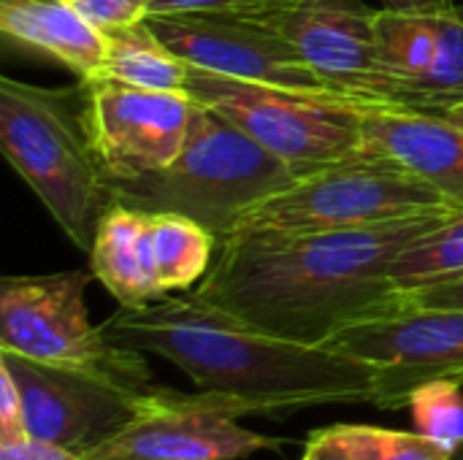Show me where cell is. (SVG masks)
<instances>
[{"label": "cell", "mask_w": 463, "mask_h": 460, "mask_svg": "<svg viewBox=\"0 0 463 460\" xmlns=\"http://www.w3.org/2000/svg\"><path fill=\"white\" fill-rule=\"evenodd\" d=\"M442 117H448L450 122H456V125H461L463 127V103H458V106H453L448 114H442Z\"/></svg>", "instance_id": "28"}, {"label": "cell", "mask_w": 463, "mask_h": 460, "mask_svg": "<svg viewBox=\"0 0 463 460\" xmlns=\"http://www.w3.org/2000/svg\"><path fill=\"white\" fill-rule=\"evenodd\" d=\"M453 460H463V442L456 447V453H453Z\"/></svg>", "instance_id": "29"}, {"label": "cell", "mask_w": 463, "mask_h": 460, "mask_svg": "<svg viewBox=\"0 0 463 460\" xmlns=\"http://www.w3.org/2000/svg\"><path fill=\"white\" fill-rule=\"evenodd\" d=\"M301 460H334V458H320V455H312V453H304Z\"/></svg>", "instance_id": "30"}, {"label": "cell", "mask_w": 463, "mask_h": 460, "mask_svg": "<svg viewBox=\"0 0 463 460\" xmlns=\"http://www.w3.org/2000/svg\"><path fill=\"white\" fill-rule=\"evenodd\" d=\"M228 14L282 35L334 95L361 106L418 111L412 92L380 54L377 8L364 0H271Z\"/></svg>", "instance_id": "9"}, {"label": "cell", "mask_w": 463, "mask_h": 460, "mask_svg": "<svg viewBox=\"0 0 463 460\" xmlns=\"http://www.w3.org/2000/svg\"><path fill=\"white\" fill-rule=\"evenodd\" d=\"M84 125L95 157L109 179H136L165 168L182 149L195 100L111 79L79 81Z\"/></svg>", "instance_id": "12"}, {"label": "cell", "mask_w": 463, "mask_h": 460, "mask_svg": "<svg viewBox=\"0 0 463 460\" xmlns=\"http://www.w3.org/2000/svg\"><path fill=\"white\" fill-rule=\"evenodd\" d=\"M364 149L402 163L463 206V127L448 117L369 106L364 114Z\"/></svg>", "instance_id": "16"}, {"label": "cell", "mask_w": 463, "mask_h": 460, "mask_svg": "<svg viewBox=\"0 0 463 460\" xmlns=\"http://www.w3.org/2000/svg\"><path fill=\"white\" fill-rule=\"evenodd\" d=\"M24 407L16 380L0 366V437H24Z\"/></svg>", "instance_id": "24"}, {"label": "cell", "mask_w": 463, "mask_h": 460, "mask_svg": "<svg viewBox=\"0 0 463 460\" xmlns=\"http://www.w3.org/2000/svg\"><path fill=\"white\" fill-rule=\"evenodd\" d=\"M453 214L326 233H236L190 293L277 339L328 347L347 328L410 304L393 285V263Z\"/></svg>", "instance_id": "1"}, {"label": "cell", "mask_w": 463, "mask_h": 460, "mask_svg": "<svg viewBox=\"0 0 463 460\" xmlns=\"http://www.w3.org/2000/svg\"><path fill=\"white\" fill-rule=\"evenodd\" d=\"M328 347L377 366V409L407 407L410 396L434 380L463 385V309L407 304L396 314L347 328Z\"/></svg>", "instance_id": "13"}, {"label": "cell", "mask_w": 463, "mask_h": 460, "mask_svg": "<svg viewBox=\"0 0 463 460\" xmlns=\"http://www.w3.org/2000/svg\"><path fill=\"white\" fill-rule=\"evenodd\" d=\"M461 382L456 380H434L420 385L410 396L412 420L418 434L456 453L463 442V393Z\"/></svg>", "instance_id": "21"}, {"label": "cell", "mask_w": 463, "mask_h": 460, "mask_svg": "<svg viewBox=\"0 0 463 460\" xmlns=\"http://www.w3.org/2000/svg\"><path fill=\"white\" fill-rule=\"evenodd\" d=\"M391 277L404 296L463 277V211L410 244L396 258Z\"/></svg>", "instance_id": "20"}, {"label": "cell", "mask_w": 463, "mask_h": 460, "mask_svg": "<svg viewBox=\"0 0 463 460\" xmlns=\"http://www.w3.org/2000/svg\"><path fill=\"white\" fill-rule=\"evenodd\" d=\"M461 209L402 163L364 149L350 160L298 176L285 190L260 201L244 214L236 233L353 230Z\"/></svg>", "instance_id": "5"}, {"label": "cell", "mask_w": 463, "mask_h": 460, "mask_svg": "<svg viewBox=\"0 0 463 460\" xmlns=\"http://www.w3.org/2000/svg\"><path fill=\"white\" fill-rule=\"evenodd\" d=\"M298 176L231 119L195 103L179 155L160 171L109 179L114 203L144 211H174L203 225L220 244L260 201Z\"/></svg>", "instance_id": "3"}, {"label": "cell", "mask_w": 463, "mask_h": 460, "mask_svg": "<svg viewBox=\"0 0 463 460\" xmlns=\"http://www.w3.org/2000/svg\"><path fill=\"white\" fill-rule=\"evenodd\" d=\"M304 453L334 460H453V453L418 431L380 426H331L307 439Z\"/></svg>", "instance_id": "19"}, {"label": "cell", "mask_w": 463, "mask_h": 460, "mask_svg": "<svg viewBox=\"0 0 463 460\" xmlns=\"http://www.w3.org/2000/svg\"><path fill=\"white\" fill-rule=\"evenodd\" d=\"M247 412L231 399L155 388L144 412L81 460H241L282 442L239 426Z\"/></svg>", "instance_id": "10"}, {"label": "cell", "mask_w": 463, "mask_h": 460, "mask_svg": "<svg viewBox=\"0 0 463 460\" xmlns=\"http://www.w3.org/2000/svg\"><path fill=\"white\" fill-rule=\"evenodd\" d=\"M388 11H439L456 5L453 0H380Z\"/></svg>", "instance_id": "27"}, {"label": "cell", "mask_w": 463, "mask_h": 460, "mask_svg": "<svg viewBox=\"0 0 463 460\" xmlns=\"http://www.w3.org/2000/svg\"><path fill=\"white\" fill-rule=\"evenodd\" d=\"M103 331L119 347L174 363L195 390L231 399L247 415L374 404L380 388L377 366L334 347L277 339L193 293L119 306Z\"/></svg>", "instance_id": "2"}, {"label": "cell", "mask_w": 463, "mask_h": 460, "mask_svg": "<svg viewBox=\"0 0 463 460\" xmlns=\"http://www.w3.org/2000/svg\"><path fill=\"white\" fill-rule=\"evenodd\" d=\"M266 3L271 0H155L152 14H228V11H247Z\"/></svg>", "instance_id": "25"}, {"label": "cell", "mask_w": 463, "mask_h": 460, "mask_svg": "<svg viewBox=\"0 0 463 460\" xmlns=\"http://www.w3.org/2000/svg\"><path fill=\"white\" fill-rule=\"evenodd\" d=\"M407 301L418 304V306L463 309V277L439 282V285H429V287H420V290H412V293H407Z\"/></svg>", "instance_id": "26"}, {"label": "cell", "mask_w": 463, "mask_h": 460, "mask_svg": "<svg viewBox=\"0 0 463 460\" xmlns=\"http://www.w3.org/2000/svg\"><path fill=\"white\" fill-rule=\"evenodd\" d=\"M146 27L190 68L334 95L274 30L236 14H152Z\"/></svg>", "instance_id": "14"}, {"label": "cell", "mask_w": 463, "mask_h": 460, "mask_svg": "<svg viewBox=\"0 0 463 460\" xmlns=\"http://www.w3.org/2000/svg\"><path fill=\"white\" fill-rule=\"evenodd\" d=\"M0 366L11 371L22 393L24 431L35 439L87 455L146 407L152 390H133L111 380L57 369L0 350Z\"/></svg>", "instance_id": "11"}, {"label": "cell", "mask_w": 463, "mask_h": 460, "mask_svg": "<svg viewBox=\"0 0 463 460\" xmlns=\"http://www.w3.org/2000/svg\"><path fill=\"white\" fill-rule=\"evenodd\" d=\"M0 460H81V455L24 434V437H0Z\"/></svg>", "instance_id": "23"}, {"label": "cell", "mask_w": 463, "mask_h": 460, "mask_svg": "<svg viewBox=\"0 0 463 460\" xmlns=\"http://www.w3.org/2000/svg\"><path fill=\"white\" fill-rule=\"evenodd\" d=\"M90 277L87 271L3 277L0 350L133 390L155 388L144 352L114 344L103 325H92L84 301Z\"/></svg>", "instance_id": "7"}, {"label": "cell", "mask_w": 463, "mask_h": 460, "mask_svg": "<svg viewBox=\"0 0 463 460\" xmlns=\"http://www.w3.org/2000/svg\"><path fill=\"white\" fill-rule=\"evenodd\" d=\"M65 3L73 5L100 33H114L141 24L155 5V0H65Z\"/></svg>", "instance_id": "22"}, {"label": "cell", "mask_w": 463, "mask_h": 460, "mask_svg": "<svg viewBox=\"0 0 463 460\" xmlns=\"http://www.w3.org/2000/svg\"><path fill=\"white\" fill-rule=\"evenodd\" d=\"M0 149L65 239L90 252L111 192L87 136L81 89H52L3 76Z\"/></svg>", "instance_id": "4"}, {"label": "cell", "mask_w": 463, "mask_h": 460, "mask_svg": "<svg viewBox=\"0 0 463 460\" xmlns=\"http://www.w3.org/2000/svg\"><path fill=\"white\" fill-rule=\"evenodd\" d=\"M106 35V60L103 79L163 92H184L190 65L176 57L149 27L141 24L103 33Z\"/></svg>", "instance_id": "18"}, {"label": "cell", "mask_w": 463, "mask_h": 460, "mask_svg": "<svg viewBox=\"0 0 463 460\" xmlns=\"http://www.w3.org/2000/svg\"><path fill=\"white\" fill-rule=\"evenodd\" d=\"M0 33L5 43L71 70L79 81L103 73L106 35L65 0H0Z\"/></svg>", "instance_id": "17"}, {"label": "cell", "mask_w": 463, "mask_h": 460, "mask_svg": "<svg viewBox=\"0 0 463 460\" xmlns=\"http://www.w3.org/2000/svg\"><path fill=\"white\" fill-rule=\"evenodd\" d=\"M184 92L231 119L296 176L364 152V114L369 106L350 98L231 79L198 68H190Z\"/></svg>", "instance_id": "6"}, {"label": "cell", "mask_w": 463, "mask_h": 460, "mask_svg": "<svg viewBox=\"0 0 463 460\" xmlns=\"http://www.w3.org/2000/svg\"><path fill=\"white\" fill-rule=\"evenodd\" d=\"M220 241L195 220L109 203L100 214L90 274L122 309H141L190 293L209 274Z\"/></svg>", "instance_id": "8"}, {"label": "cell", "mask_w": 463, "mask_h": 460, "mask_svg": "<svg viewBox=\"0 0 463 460\" xmlns=\"http://www.w3.org/2000/svg\"><path fill=\"white\" fill-rule=\"evenodd\" d=\"M380 54L412 92L418 111L448 114L463 103V8H377Z\"/></svg>", "instance_id": "15"}]
</instances>
